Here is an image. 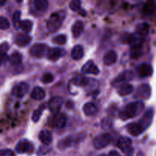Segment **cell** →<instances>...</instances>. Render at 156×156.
I'll list each match as a JSON object with an SVG mask.
<instances>
[{
    "label": "cell",
    "mask_w": 156,
    "mask_h": 156,
    "mask_svg": "<svg viewBox=\"0 0 156 156\" xmlns=\"http://www.w3.org/2000/svg\"><path fill=\"white\" fill-rule=\"evenodd\" d=\"M144 109V104L142 102L137 101L130 103L124 107L123 109L121 111L119 114V117L122 120H127L132 117H136V115L140 114L142 110Z\"/></svg>",
    "instance_id": "6da1fadb"
},
{
    "label": "cell",
    "mask_w": 156,
    "mask_h": 156,
    "mask_svg": "<svg viewBox=\"0 0 156 156\" xmlns=\"http://www.w3.org/2000/svg\"><path fill=\"white\" fill-rule=\"evenodd\" d=\"M66 17V12L64 10L53 12L47 21V28L50 33L56 32L61 27Z\"/></svg>",
    "instance_id": "7a4b0ae2"
},
{
    "label": "cell",
    "mask_w": 156,
    "mask_h": 156,
    "mask_svg": "<svg viewBox=\"0 0 156 156\" xmlns=\"http://www.w3.org/2000/svg\"><path fill=\"white\" fill-rule=\"evenodd\" d=\"M85 137V135L83 133L77 134V135H70L68 136L65 137L64 139L61 140V141L58 142V148L59 149H66L67 148L71 147L72 146L75 144L79 143V142L82 141L84 138Z\"/></svg>",
    "instance_id": "3957f363"
},
{
    "label": "cell",
    "mask_w": 156,
    "mask_h": 156,
    "mask_svg": "<svg viewBox=\"0 0 156 156\" xmlns=\"http://www.w3.org/2000/svg\"><path fill=\"white\" fill-rule=\"evenodd\" d=\"M117 146L127 156L132 155L133 149L132 147V141L129 138H127V137H121L118 140Z\"/></svg>",
    "instance_id": "277c9868"
},
{
    "label": "cell",
    "mask_w": 156,
    "mask_h": 156,
    "mask_svg": "<svg viewBox=\"0 0 156 156\" xmlns=\"http://www.w3.org/2000/svg\"><path fill=\"white\" fill-rule=\"evenodd\" d=\"M15 150L19 154H32L34 152L35 148L33 144L27 140H21L15 146Z\"/></svg>",
    "instance_id": "5b68a950"
},
{
    "label": "cell",
    "mask_w": 156,
    "mask_h": 156,
    "mask_svg": "<svg viewBox=\"0 0 156 156\" xmlns=\"http://www.w3.org/2000/svg\"><path fill=\"white\" fill-rule=\"evenodd\" d=\"M111 140V136H110L109 133L100 134V135L95 137L94 140H93V146L96 149H102L105 148L106 146H108Z\"/></svg>",
    "instance_id": "8992f818"
},
{
    "label": "cell",
    "mask_w": 156,
    "mask_h": 156,
    "mask_svg": "<svg viewBox=\"0 0 156 156\" xmlns=\"http://www.w3.org/2000/svg\"><path fill=\"white\" fill-rule=\"evenodd\" d=\"M133 78V73L132 71L127 70V71H124L123 73H120L117 77L113 79L112 85L113 86H119L123 85L124 82H128V81L132 80Z\"/></svg>",
    "instance_id": "52a82bcc"
},
{
    "label": "cell",
    "mask_w": 156,
    "mask_h": 156,
    "mask_svg": "<svg viewBox=\"0 0 156 156\" xmlns=\"http://www.w3.org/2000/svg\"><path fill=\"white\" fill-rule=\"evenodd\" d=\"M47 53V46L44 44H37L32 46L30 53L32 56L36 58H42Z\"/></svg>",
    "instance_id": "ba28073f"
},
{
    "label": "cell",
    "mask_w": 156,
    "mask_h": 156,
    "mask_svg": "<svg viewBox=\"0 0 156 156\" xmlns=\"http://www.w3.org/2000/svg\"><path fill=\"white\" fill-rule=\"evenodd\" d=\"M28 89L29 86L28 83H26V82H20V83L17 84L16 85L13 87L12 93L16 98H23L27 94Z\"/></svg>",
    "instance_id": "9c48e42d"
},
{
    "label": "cell",
    "mask_w": 156,
    "mask_h": 156,
    "mask_svg": "<svg viewBox=\"0 0 156 156\" xmlns=\"http://www.w3.org/2000/svg\"><path fill=\"white\" fill-rule=\"evenodd\" d=\"M151 87L148 84H143V85H141L140 86L138 87L137 90L135 93V97L137 98L145 100V99L149 98V97L151 96Z\"/></svg>",
    "instance_id": "30bf717a"
},
{
    "label": "cell",
    "mask_w": 156,
    "mask_h": 156,
    "mask_svg": "<svg viewBox=\"0 0 156 156\" xmlns=\"http://www.w3.org/2000/svg\"><path fill=\"white\" fill-rule=\"evenodd\" d=\"M66 123H67V117L64 114H61V113L55 114L50 121L51 126L54 128H58V129L64 128L65 126Z\"/></svg>",
    "instance_id": "8fae6325"
},
{
    "label": "cell",
    "mask_w": 156,
    "mask_h": 156,
    "mask_svg": "<svg viewBox=\"0 0 156 156\" xmlns=\"http://www.w3.org/2000/svg\"><path fill=\"white\" fill-rule=\"evenodd\" d=\"M153 116H154V111L152 109H149L143 114L142 118L139 120V123L141 125L144 130L151 125L153 120Z\"/></svg>",
    "instance_id": "7c38bea8"
},
{
    "label": "cell",
    "mask_w": 156,
    "mask_h": 156,
    "mask_svg": "<svg viewBox=\"0 0 156 156\" xmlns=\"http://www.w3.org/2000/svg\"><path fill=\"white\" fill-rule=\"evenodd\" d=\"M63 98L61 97H53L50 101H49L48 104H47V107L48 109L50 110V112L54 113V114H58V111L61 108V106L63 105Z\"/></svg>",
    "instance_id": "4fadbf2b"
},
{
    "label": "cell",
    "mask_w": 156,
    "mask_h": 156,
    "mask_svg": "<svg viewBox=\"0 0 156 156\" xmlns=\"http://www.w3.org/2000/svg\"><path fill=\"white\" fill-rule=\"evenodd\" d=\"M32 37L29 36L28 34L26 33H18L15 37V44L19 47H26L32 41Z\"/></svg>",
    "instance_id": "5bb4252c"
},
{
    "label": "cell",
    "mask_w": 156,
    "mask_h": 156,
    "mask_svg": "<svg viewBox=\"0 0 156 156\" xmlns=\"http://www.w3.org/2000/svg\"><path fill=\"white\" fill-rule=\"evenodd\" d=\"M137 73L142 78L149 77L152 75L153 69L150 64L142 63L137 67Z\"/></svg>",
    "instance_id": "9a60e30c"
},
{
    "label": "cell",
    "mask_w": 156,
    "mask_h": 156,
    "mask_svg": "<svg viewBox=\"0 0 156 156\" xmlns=\"http://www.w3.org/2000/svg\"><path fill=\"white\" fill-rule=\"evenodd\" d=\"M82 73L84 74L98 75L99 73V69L93 61L89 60L83 66Z\"/></svg>",
    "instance_id": "2e32d148"
},
{
    "label": "cell",
    "mask_w": 156,
    "mask_h": 156,
    "mask_svg": "<svg viewBox=\"0 0 156 156\" xmlns=\"http://www.w3.org/2000/svg\"><path fill=\"white\" fill-rule=\"evenodd\" d=\"M63 53H64V50L58 47H53L47 50V57L50 61H57L63 56Z\"/></svg>",
    "instance_id": "e0dca14e"
},
{
    "label": "cell",
    "mask_w": 156,
    "mask_h": 156,
    "mask_svg": "<svg viewBox=\"0 0 156 156\" xmlns=\"http://www.w3.org/2000/svg\"><path fill=\"white\" fill-rule=\"evenodd\" d=\"M117 60V54L114 50H111L107 51L104 54L102 61L106 66H112L115 63Z\"/></svg>",
    "instance_id": "ac0fdd59"
},
{
    "label": "cell",
    "mask_w": 156,
    "mask_h": 156,
    "mask_svg": "<svg viewBox=\"0 0 156 156\" xmlns=\"http://www.w3.org/2000/svg\"><path fill=\"white\" fill-rule=\"evenodd\" d=\"M38 139L41 143L44 145V146H49L51 143L52 140H53V137H52V134L50 131L47 130V129H44L41 130L38 134Z\"/></svg>",
    "instance_id": "d6986e66"
},
{
    "label": "cell",
    "mask_w": 156,
    "mask_h": 156,
    "mask_svg": "<svg viewBox=\"0 0 156 156\" xmlns=\"http://www.w3.org/2000/svg\"><path fill=\"white\" fill-rule=\"evenodd\" d=\"M127 130L130 135L138 136L143 132L144 129L139 123H131L127 125Z\"/></svg>",
    "instance_id": "ffe728a7"
},
{
    "label": "cell",
    "mask_w": 156,
    "mask_h": 156,
    "mask_svg": "<svg viewBox=\"0 0 156 156\" xmlns=\"http://www.w3.org/2000/svg\"><path fill=\"white\" fill-rule=\"evenodd\" d=\"M83 111L87 116H94L98 113V108L91 102H87L83 107Z\"/></svg>",
    "instance_id": "44dd1931"
},
{
    "label": "cell",
    "mask_w": 156,
    "mask_h": 156,
    "mask_svg": "<svg viewBox=\"0 0 156 156\" xmlns=\"http://www.w3.org/2000/svg\"><path fill=\"white\" fill-rule=\"evenodd\" d=\"M84 24L83 21H75L74 24H73L72 27V34L74 38H77L80 36L84 32Z\"/></svg>",
    "instance_id": "7402d4cb"
},
{
    "label": "cell",
    "mask_w": 156,
    "mask_h": 156,
    "mask_svg": "<svg viewBox=\"0 0 156 156\" xmlns=\"http://www.w3.org/2000/svg\"><path fill=\"white\" fill-rule=\"evenodd\" d=\"M156 10V4L154 1H147L142 7V12L146 15H152Z\"/></svg>",
    "instance_id": "603a6c76"
},
{
    "label": "cell",
    "mask_w": 156,
    "mask_h": 156,
    "mask_svg": "<svg viewBox=\"0 0 156 156\" xmlns=\"http://www.w3.org/2000/svg\"><path fill=\"white\" fill-rule=\"evenodd\" d=\"M84 55V47L81 45H76L73 47L71 51V57L75 60H80Z\"/></svg>",
    "instance_id": "cb8c5ba5"
},
{
    "label": "cell",
    "mask_w": 156,
    "mask_h": 156,
    "mask_svg": "<svg viewBox=\"0 0 156 156\" xmlns=\"http://www.w3.org/2000/svg\"><path fill=\"white\" fill-rule=\"evenodd\" d=\"M149 32V25L147 23H140L136 27V33L140 37H145Z\"/></svg>",
    "instance_id": "d4e9b609"
},
{
    "label": "cell",
    "mask_w": 156,
    "mask_h": 156,
    "mask_svg": "<svg viewBox=\"0 0 156 156\" xmlns=\"http://www.w3.org/2000/svg\"><path fill=\"white\" fill-rule=\"evenodd\" d=\"M142 44H136L132 46L130 50V57L132 59H139L142 55Z\"/></svg>",
    "instance_id": "484cf974"
},
{
    "label": "cell",
    "mask_w": 156,
    "mask_h": 156,
    "mask_svg": "<svg viewBox=\"0 0 156 156\" xmlns=\"http://www.w3.org/2000/svg\"><path fill=\"white\" fill-rule=\"evenodd\" d=\"M45 97V91L41 87H35L31 93V98L34 100L39 101Z\"/></svg>",
    "instance_id": "4316f807"
},
{
    "label": "cell",
    "mask_w": 156,
    "mask_h": 156,
    "mask_svg": "<svg viewBox=\"0 0 156 156\" xmlns=\"http://www.w3.org/2000/svg\"><path fill=\"white\" fill-rule=\"evenodd\" d=\"M9 45L7 43H3L0 44V66L2 65L7 60V53L9 51Z\"/></svg>",
    "instance_id": "83f0119b"
},
{
    "label": "cell",
    "mask_w": 156,
    "mask_h": 156,
    "mask_svg": "<svg viewBox=\"0 0 156 156\" xmlns=\"http://www.w3.org/2000/svg\"><path fill=\"white\" fill-rule=\"evenodd\" d=\"M9 61H10L12 65L15 66H19L21 65L22 56L18 52H14L9 57Z\"/></svg>",
    "instance_id": "f1b7e54d"
},
{
    "label": "cell",
    "mask_w": 156,
    "mask_h": 156,
    "mask_svg": "<svg viewBox=\"0 0 156 156\" xmlns=\"http://www.w3.org/2000/svg\"><path fill=\"white\" fill-rule=\"evenodd\" d=\"M133 87L130 84H123L118 89V94L120 96H126L132 93Z\"/></svg>",
    "instance_id": "f546056e"
},
{
    "label": "cell",
    "mask_w": 156,
    "mask_h": 156,
    "mask_svg": "<svg viewBox=\"0 0 156 156\" xmlns=\"http://www.w3.org/2000/svg\"><path fill=\"white\" fill-rule=\"evenodd\" d=\"M32 27H33V22L31 20H23L20 23L19 28H21L24 31V33L28 34L31 32L32 30Z\"/></svg>",
    "instance_id": "4dcf8cb0"
},
{
    "label": "cell",
    "mask_w": 156,
    "mask_h": 156,
    "mask_svg": "<svg viewBox=\"0 0 156 156\" xmlns=\"http://www.w3.org/2000/svg\"><path fill=\"white\" fill-rule=\"evenodd\" d=\"M89 79L84 77L82 75H77L73 79V82L76 86H87L89 82Z\"/></svg>",
    "instance_id": "1f68e13d"
},
{
    "label": "cell",
    "mask_w": 156,
    "mask_h": 156,
    "mask_svg": "<svg viewBox=\"0 0 156 156\" xmlns=\"http://www.w3.org/2000/svg\"><path fill=\"white\" fill-rule=\"evenodd\" d=\"M34 7L38 12H44L48 7V2L46 0H35L34 2Z\"/></svg>",
    "instance_id": "d6a6232c"
},
{
    "label": "cell",
    "mask_w": 156,
    "mask_h": 156,
    "mask_svg": "<svg viewBox=\"0 0 156 156\" xmlns=\"http://www.w3.org/2000/svg\"><path fill=\"white\" fill-rule=\"evenodd\" d=\"M133 38H134V36H133L132 34L124 33L121 35L120 41L122 44H130V45H132V44L133 42Z\"/></svg>",
    "instance_id": "836d02e7"
},
{
    "label": "cell",
    "mask_w": 156,
    "mask_h": 156,
    "mask_svg": "<svg viewBox=\"0 0 156 156\" xmlns=\"http://www.w3.org/2000/svg\"><path fill=\"white\" fill-rule=\"evenodd\" d=\"M20 18H21V12L20 11H16V12L14 13L13 17H12V21H13L14 27L16 29L19 28L20 23H21V20H20Z\"/></svg>",
    "instance_id": "e575fe53"
},
{
    "label": "cell",
    "mask_w": 156,
    "mask_h": 156,
    "mask_svg": "<svg viewBox=\"0 0 156 156\" xmlns=\"http://www.w3.org/2000/svg\"><path fill=\"white\" fill-rule=\"evenodd\" d=\"M44 106H41L38 109L35 110V111H34L33 114H32V119L35 123H37V122L40 120L41 114H42L43 113V110H44Z\"/></svg>",
    "instance_id": "d590c367"
},
{
    "label": "cell",
    "mask_w": 156,
    "mask_h": 156,
    "mask_svg": "<svg viewBox=\"0 0 156 156\" xmlns=\"http://www.w3.org/2000/svg\"><path fill=\"white\" fill-rule=\"evenodd\" d=\"M52 41L56 44H61V45H63V44H65L66 41H67V36L64 34L57 35V36H55L53 38Z\"/></svg>",
    "instance_id": "8d00e7d4"
},
{
    "label": "cell",
    "mask_w": 156,
    "mask_h": 156,
    "mask_svg": "<svg viewBox=\"0 0 156 156\" xmlns=\"http://www.w3.org/2000/svg\"><path fill=\"white\" fill-rule=\"evenodd\" d=\"M54 76L50 73H46L41 77V82L44 84H48L53 82Z\"/></svg>",
    "instance_id": "74e56055"
},
{
    "label": "cell",
    "mask_w": 156,
    "mask_h": 156,
    "mask_svg": "<svg viewBox=\"0 0 156 156\" xmlns=\"http://www.w3.org/2000/svg\"><path fill=\"white\" fill-rule=\"evenodd\" d=\"M112 126H113V121H112V120H110L109 117H105V118L102 119V121H101V126H102L103 129H110V128L112 127Z\"/></svg>",
    "instance_id": "f35d334b"
},
{
    "label": "cell",
    "mask_w": 156,
    "mask_h": 156,
    "mask_svg": "<svg viewBox=\"0 0 156 156\" xmlns=\"http://www.w3.org/2000/svg\"><path fill=\"white\" fill-rule=\"evenodd\" d=\"M10 27V23L9 20L5 17H0V29L1 30H6Z\"/></svg>",
    "instance_id": "ab89813d"
},
{
    "label": "cell",
    "mask_w": 156,
    "mask_h": 156,
    "mask_svg": "<svg viewBox=\"0 0 156 156\" xmlns=\"http://www.w3.org/2000/svg\"><path fill=\"white\" fill-rule=\"evenodd\" d=\"M80 4L81 2L78 0H73L70 3V9L74 12H79L80 10Z\"/></svg>",
    "instance_id": "60d3db41"
},
{
    "label": "cell",
    "mask_w": 156,
    "mask_h": 156,
    "mask_svg": "<svg viewBox=\"0 0 156 156\" xmlns=\"http://www.w3.org/2000/svg\"><path fill=\"white\" fill-rule=\"evenodd\" d=\"M0 156H15V153L11 149H1L0 150Z\"/></svg>",
    "instance_id": "b9f144b4"
},
{
    "label": "cell",
    "mask_w": 156,
    "mask_h": 156,
    "mask_svg": "<svg viewBox=\"0 0 156 156\" xmlns=\"http://www.w3.org/2000/svg\"><path fill=\"white\" fill-rule=\"evenodd\" d=\"M108 156H121V155L120 154H119L118 152H116V151L112 150L109 152Z\"/></svg>",
    "instance_id": "7bdbcfd3"
},
{
    "label": "cell",
    "mask_w": 156,
    "mask_h": 156,
    "mask_svg": "<svg viewBox=\"0 0 156 156\" xmlns=\"http://www.w3.org/2000/svg\"><path fill=\"white\" fill-rule=\"evenodd\" d=\"M136 156H144V155L142 153V152H139V153L137 154V155H136Z\"/></svg>",
    "instance_id": "ee69618b"
},
{
    "label": "cell",
    "mask_w": 156,
    "mask_h": 156,
    "mask_svg": "<svg viewBox=\"0 0 156 156\" xmlns=\"http://www.w3.org/2000/svg\"><path fill=\"white\" fill-rule=\"evenodd\" d=\"M99 156H108V155H100Z\"/></svg>",
    "instance_id": "f6af8a7d"
}]
</instances>
